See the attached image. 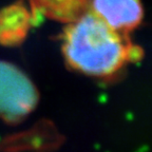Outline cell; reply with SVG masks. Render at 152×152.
<instances>
[{
    "label": "cell",
    "instance_id": "cell-1",
    "mask_svg": "<svg viewBox=\"0 0 152 152\" xmlns=\"http://www.w3.org/2000/svg\"><path fill=\"white\" fill-rule=\"evenodd\" d=\"M64 52L76 69L89 75L104 76L121 66L127 50L115 30L94 13H88L66 28Z\"/></svg>",
    "mask_w": 152,
    "mask_h": 152
},
{
    "label": "cell",
    "instance_id": "cell-2",
    "mask_svg": "<svg viewBox=\"0 0 152 152\" xmlns=\"http://www.w3.org/2000/svg\"><path fill=\"white\" fill-rule=\"evenodd\" d=\"M37 94L33 83L21 71L0 62V117L18 119L34 108Z\"/></svg>",
    "mask_w": 152,
    "mask_h": 152
},
{
    "label": "cell",
    "instance_id": "cell-3",
    "mask_svg": "<svg viewBox=\"0 0 152 152\" xmlns=\"http://www.w3.org/2000/svg\"><path fill=\"white\" fill-rule=\"evenodd\" d=\"M94 14L115 31L135 28L142 19L140 0H92Z\"/></svg>",
    "mask_w": 152,
    "mask_h": 152
},
{
    "label": "cell",
    "instance_id": "cell-4",
    "mask_svg": "<svg viewBox=\"0 0 152 152\" xmlns=\"http://www.w3.org/2000/svg\"><path fill=\"white\" fill-rule=\"evenodd\" d=\"M30 26V14L22 3H14L0 11V41L16 43L22 40Z\"/></svg>",
    "mask_w": 152,
    "mask_h": 152
},
{
    "label": "cell",
    "instance_id": "cell-5",
    "mask_svg": "<svg viewBox=\"0 0 152 152\" xmlns=\"http://www.w3.org/2000/svg\"><path fill=\"white\" fill-rule=\"evenodd\" d=\"M36 2L49 16L68 20L80 15L86 0H36Z\"/></svg>",
    "mask_w": 152,
    "mask_h": 152
}]
</instances>
